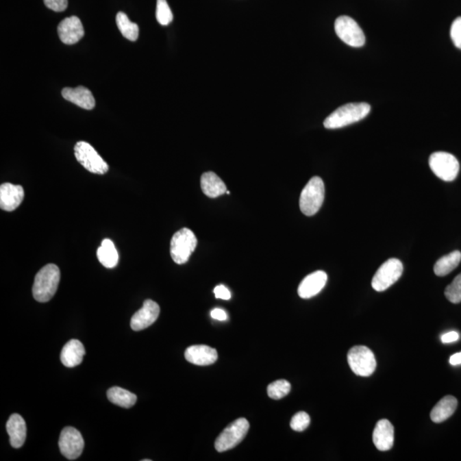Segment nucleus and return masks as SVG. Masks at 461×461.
<instances>
[{
	"mask_svg": "<svg viewBox=\"0 0 461 461\" xmlns=\"http://www.w3.org/2000/svg\"><path fill=\"white\" fill-rule=\"evenodd\" d=\"M449 362L453 366L460 365L461 364V352L455 353L450 357Z\"/></svg>",
	"mask_w": 461,
	"mask_h": 461,
	"instance_id": "36",
	"label": "nucleus"
},
{
	"mask_svg": "<svg viewBox=\"0 0 461 461\" xmlns=\"http://www.w3.org/2000/svg\"><path fill=\"white\" fill-rule=\"evenodd\" d=\"M460 335L458 332H449L448 334H445L442 336V342H445V344H449V342H456L459 340Z\"/></svg>",
	"mask_w": 461,
	"mask_h": 461,
	"instance_id": "35",
	"label": "nucleus"
},
{
	"mask_svg": "<svg viewBox=\"0 0 461 461\" xmlns=\"http://www.w3.org/2000/svg\"><path fill=\"white\" fill-rule=\"evenodd\" d=\"M325 199V185L320 177L314 176L301 193L300 210L305 216H312L320 210Z\"/></svg>",
	"mask_w": 461,
	"mask_h": 461,
	"instance_id": "3",
	"label": "nucleus"
},
{
	"mask_svg": "<svg viewBox=\"0 0 461 461\" xmlns=\"http://www.w3.org/2000/svg\"><path fill=\"white\" fill-rule=\"evenodd\" d=\"M155 17H157L158 22L162 26H167L172 22L173 16L167 0H157Z\"/></svg>",
	"mask_w": 461,
	"mask_h": 461,
	"instance_id": "28",
	"label": "nucleus"
},
{
	"mask_svg": "<svg viewBox=\"0 0 461 461\" xmlns=\"http://www.w3.org/2000/svg\"><path fill=\"white\" fill-rule=\"evenodd\" d=\"M429 165L433 173L445 182H453L458 176L460 164L455 155L448 152H435L429 159Z\"/></svg>",
	"mask_w": 461,
	"mask_h": 461,
	"instance_id": "8",
	"label": "nucleus"
},
{
	"mask_svg": "<svg viewBox=\"0 0 461 461\" xmlns=\"http://www.w3.org/2000/svg\"><path fill=\"white\" fill-rule=\"evenodd\" d=\"M197 245L196 235L188 228H182L173 236L171 242V255L177 264H185Z\"/></svg>",
	"mask_w": 461,
	"mask_h": 461,
	"instance_id": "4",
	"label": "nucleus"
},
{
	"mask_svg": "<svg viewBox=\"0 0 461 461\" xmlns=\"http://www.w3.org/2000/svg\"><path fill=\"white\" fill-rule=\"evenodd\" d=\"M45 5L56 12H64L68 7V0H44Z\"/></svg>",
	"mask_w": 461,
	"mask_h": 461,
	"instance_id": "32",
	"label": "nucleus"
},
{
	"mask_svg": "<svg viewBox=\"0 0 461 461\" xmlns=\"http://www.w3.org/2000/svg\"><path fill=\"white\" fill-rule=\"evenodd\" d=\"M214 296L219 299L229 300L232 297L230 290L223 285L216 286L214 290Z\"/></svg>",
	"mask_w": 461,
	"mask_h": 461,
	"instance_id": "33",
	"label": "nucleus"
},
{
	"mask_svg": "<svg viewBox=\"0 0 461 461\" xmlns=\"http://www.w3.org/2000/svg\"><path fill=\"white\" fill-rule=\"evenodd\" d=\"M327 282V275L324 271H316L305 277L298 287V295L303 299H310L323 290Z\"/></svg>",
	"mask_w": 461,
	"mask_h": 461,
	"instance_id": "14",
	"label": "nucleus"
},
{
	"mask_svg": "<svg viewBox=\"0 0 461 461\" xmlns=\"http://www.w3.org/2000/svg\"><path fill=\"white\" fill-rule=\"evenodd\" d=\"M458 401L453 396H447L440 400L433 408L431 412L432 421L435 423H442L447 421L456 412Z\"/></svg>",
	"mask_w": 461,
	"mask_h": 461,
	"instance_id": "22",
	"label": "nucleus"
},
{
	"mask_svg": "<svg viewBox=\"0 0 461 461\" xmlns=\"http://www.w3.org/2000/svg\"><path fill=\"white\" fill-rule=\"evenodd\" d=\"M116 21L118 29L126 39L131 41L137 40L140 33L137 23L131 22L126 14L121 12L117 13Z\"/></svg>",
	"mask_w": 461,
	"mask_h": 461,
	"instance_id": "26",
	"label": "nucleus"
},
{
	"mask_svg": "<svg viewBox=\"0 0 461 461\" xmlns=\"http://www.w3.org/2000/svg\"><path fill=\"white\" fill-rule=\"evenodd\" d=\"M447 299L452 303H459L461 301V273L453 279L445 290Z\"/></svg>",
	"mask_w": 461,
	"mask_h": 461,
	"instance_id": "29",
	"label": "nucleus"
},
{
	"mask_svg": "<svg viewBox=\"0 0 461 461\" xmlns=\"http://www.w3.org/2000/svg\"><path fill=\"white\" fill-rule=\"evenodd\" d=\"M160 314V307L152 300H145L143 307L137 311L131 319V327L134 331H142L151 327Z\"/></svg>",
	"mask_w": 461,
	"mask_h": 461,
	"instance_id": "12",
	"label": "nucleus"
},
{
	"mask_svg": "<svg viewBox=\"0 0 461 461\" xmlns=\"http://www.w3.org/2000/svg\"><path fill=\"white\" fill-rule=\"evenodd\" d=\"M107 397L113 404L124 408L134 407L137 401L136 395L120 387L110 388L107 393Z\"/></svg>",
	"mask_w": 461,
	"mask_h": 461,
	"instance_id": "24",
	"label": "nucleus"
},
{
	"mask_svg": "<svg viewBox=\"0 0 461 461\" xmlns=\"http://www.w3.org/2000/svg\"><path fill=\"white\" fill-rule=\"evenodd\" d=\"M58 445L62 456L69 460H74L81 456L85 443L81 432L68 426L62 429Z\"/></svg>",
	"mask_w": 461,
	"mask_h": 461,
	"instance_id": "11",
	"label": "nucleus"
},
{
	"mask_svg": "<svg viewBox=\"0 0 461 461\" xmlns=\"http://www.w3.org/2000/svg\"><path fill=\"white\" fill-rule=\"evenodd\" d=\"M335 31L342 42L352 47H362L366 42L365 34L351 17L342 16L335 22Z\"/></svg>",
	"mask_w": 461,
	"mask_h": 461,
	"instance_id": "10",
	"label": "nucleus"
},
{
	"mask_svg": "<svg viewBox=\"0 0 461 461\" xmlns=\"http://www.w3.org/2000/svg\"><path fill=\"white\" fill-rule=\"evenodd\" d=\"M291 390L290 384L286 380H277L270 384L268 387V395L270 398L275 400L282 399L290 393Z\"/></svg>",
	"mask_w": 461,
	"mask_h": 461,
	"instance_id": "27",
	"label": "nucleus"
},
{
	"mask_svg": "<svg viewBox=\"0 0 461 461\" xmlns=\"http://www.w3.org/2000/svg\"><path fill=\"white\" fill-rule=\"evenodd\" d=\"M201 188L203 192L211 199H216L223 195L227 190L223 180L213 172L204 173L201 177Z\"/></svg>",
	"mask_w": 461,
	"mask_h": 461,
	"instance_id": "21",
	"label": "nucleus"
},
{
	"mask_svg": "<svg viewBox=\"0 0 461 461\" xmlns=\"http://www.w3.org/2000/svg\"><path fill=\"white\" fill-rule=\"evenodd\" d=\"M24 199V190L22 186L3 183L0 186V207L3 210L14 211L20 206Z\"/></svg>",
	"mask_w": 461,
	"mask_h": 461,
	"instance_id": "15",
	"label": "nucleus"
},
{
	"mask_svg": "<svg viewBox=\"0 0 461 461\" xmlns=\"http://www.w3.org/2000/svg\"><path fill=\"white\" fill-rule=\"evenodd\" d=\"M347 358L350 369L356 375L369 377L375 372L377 367L375 356L367 347H353L350 349Z\"/></svg>",
	"mask_w": 461,
	"mask_h": 461,
	"instance_id": "6",
	"label": "nucleus"
},
{
	"mask_svg": "<svg viewBox=\"0 0 461 461\" xmlns=\"http://www.w3.org/2000/svg\"><path fill=\"white\" fill-rule=\"evenodd\" d=\"M450 36L455 46L461 50V16L457 17L453 21L451 29H450Z\"/></svg>",
	"mask_w": 461,
	"mask_h": 461,
	"instance_id": "31",
	"label": "nucleus"
},
{
	"mask_svg": "<svg viewBox=\"0 0 461 461\" xmlns=\"http://www.w3.org/2000/svg\"><path fill=\"white\" fill-rule=\"evenodd\" d=\"M210 315L211 317L214 319V320L220 321H225L227 320V314L226 312H225L223 310H221V308H214V310L211 311Z\"/></svg>",
	"mask_w": 461,
	"mask_h": 461,
	"instance_id": "34",
	"label": "nucleus"
},
{
	"mask_svg": "<svg viewBox=\"0 0 461 461\" xmlns=\"http://www.w3.org/2000/svg\"><path fill=\"white\" fill-rule=\"evenodd\" d=\"M75 155L76 160L89 172L105 175L109 171L108 164L88 142L79 141L75 145Z\"/></svg>",
	"mask_w": 461,
	"mask_h": 461,
	"instance_id": "7",
	"label": "nucleus"
},
{
	"mask_svg": "<svg viewBox=\"0 0 461 461\" xmlns=\"http://www.w3.org/2000/svg\"><path fill=\"white\" fill-rule=\"evenodd\" d=\"M60 282V270L55 264H47L38 272L33 286L34 299L47 303L56 294Z\"/></svg>",
	"mask_w": 461,
	"mask_h": 461,
	"instance_id": "2",
	"label": "nucleus"
},
{
	"mask_svg": "<svg viewBox=\"0 0 461 461\" xmlns=\"http://www.w3.org/2000/svg\"><path fill=\"white\" fill-rule=\"evenodd\" d=\"M62 95L67 101L75 103L85 110H92L95 107V99L89 89L79 86L76 88L62 89Z\"/></svg>",
	"mask_w": 461,
	"mask_h": 461,
	"instance_id": "18",
	"label": "nucleus"
},
{
	"mask_svg": "<svg viewBox=\"0 0 461 461\" xmlns=\"http://www.w3.org/2000/svg\"><path fill=\"white\" fill-rule=\"evenodd\" d=\"M58 33L62 43L74 45L82 39L85 31L79 17L72 16L58 24Z\"/></svg>",
	"mask_w": 461,
	"mask_h": 461,
	"instance_id": "13",
	"label": "nucleus"
},
{
	"mask_svg": "<svg viewBox=\"0 0 461 461\" xmlns=\"http://www.w3.org/2000/svg\"><path fill=\"white\" fill-rule=\"evenodd\" d=\"M249 429V424L247 419H238L237 421L231 423L218 436L214 443V448L220 453L234 449L245 439Z\"/></svg>",
	"mask_w": 461,
	"mask_h": 461,
	"instance_id": "5",
	"label": "nucleus"
},
{
	"mask_svg": "<svg viewBox=\"0 0 461 461\" xmlns=\"http://www.w3.org/2000/svg\"><path fill=\"white\" fill-rule=\"evenodd\" d=\"M187 362L197 366L212 365L218 359L216 349L207 345H193L187 348L185 352Z\"/></svg>",
	"mask_w": 461,
	"mask_h": 461,
	"instance_id": "16",
	"label": "nucleus"
},
{
	"mask_svg": "<svg viewBox=\"0 0 461 461\" xmlns=\"http://www.w3.org/2000/svg\"><path fill=\"white\" fill-rule=\"evenodd\" d=\"M7 432L10 436V445L15 449H19L25 443L27 426L22 416L15 414L10 416L6 424Z\"/></svg>",
	"mask_w": 461,
	"mask_h": 461,
	"instance_id": "19",
	"label": "nucleus"
},
{
	"mask_svg": "<svg viewBox=\"0 0 461 461\" xmlns=\"http://www.w3.org/2000/svg\"><path fill=\"white\" fill-rule=\"evenodd\" d=\"M100 263L107 269H114L119 262V254L114 242L109 238L103 239L97 251Z\"/></svg>",
	"mask_w": 461,
	"mask_h": 461,
	"instance_id": "23",
	"label": "nucleus"
},
{
	"mask_svg": "<svg viewBox=\"0 0 461 461\" xmlns=\"http://www.w3.org/2000/svg\"><path fill=\"white\" fill-rule=\"evenodd\" d=\"M373 441L379 451H388L394 445V427L387 419L377 423L373 434Z\"/></svg>",
	"mask_w": 461,
	"mask_h": 461,
	"instance_id": "17",
	"label": "nucleus"
},
{
	"mask_svg": "<svg viewBox=\"0 0 461 461\" xmlns=\"http://www.w3.org/2000/svg\"><path fill=\"white\" fill-rule=\"evenodd\" d=\"M310 424V415L305 412H299L293 416L290 421V427L295 432H303Z\"/></svg>",
	"mask_w": 461,
	"mask_h": 461,
	"instance_id": "30",
	"label": "nucleus"
},
{
	"mask_svg": "<svg viewBox=\"0 0 461 461\" xmlns=\"http://www.w3.org/2000/svg\"><path fill=\"white\" fill-rule=\"evenodd\" d=\"M371 106L366 103H350L339 107L325 118L324 127L327 129H338L358 123L369 115Z\"/></svg>",
	"mask_w": 461,
	"mask_h": 461,
	"instance_id": "1",
	"label": "nucleus"
},
{
	"mask_svg": "<svg viewBox=\"0 0 461 461\" xmlns=\"http://www.w3.org/2000/svg\"><path fill=\"white\" fill-rule=\"evenodd\" d=\"M403 273V265L400 260L391 258L381 265L372 280V286L376 291L386 290L398 279Z\"/></svg>",
	"mask_w": 461,
	"mask_h": 461,
	"instance_id": "9",
	"label": "nucleus"
},
{
	"mask_svg": "<svg viewBox=\"0 0 461 461\" xmlns=\"http://www.w3.org/2000/svg\"><path fill=\"white\" fill-rule=\"evenodd\" d=\"M461 261V253L456 251L443 256L434 266V273L439 277L448 275L459 266Z\"/></svg>",
	"mask_w": 461,
	"mask_h": 461,
	"instance_id": "25",
	"label": "nucleus"
},
{
	"mask_svg": "<svg viewBox=\"0 0 461 461\" xmlns=\"http://www.w3.org/2000/svg\"><path fill=\"white\" fill-rule=\"evenodd\" d=\"M86 353L85 347L82 342L72 339L62 349L61 362L66 367H75L82 362Z\"/></svg>",
	"mask_w": 461,
	"mask_h": 461,
	"instance_id": "20",
	"label": "nucleus"
}]
</instances>
